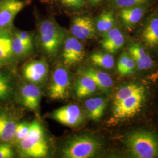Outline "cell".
<instances>
[{
    "label": "cell",
    "mask_w": 158,
    "mask_h": 158,
    "mask_svg": "<svg viewBox=\"0 0 158 158\" xmlns=\"http://www.w3.org/2000/svg\"><path fill=\"white\" fill-rule=\"evenodd\" d=\"M32 48L29 47L21 40L16 34L12 36V50L14 55L18 56H23L29 53Z\"/></svg>",
    "instance_id": "cell-24"
},
{
    "label": "cell",
    "mask_w": 158,
    "mask_h": 158,
    "mask_svg": "<svg viewBox=\"0 0 158 158\" xmlns=\"http://www.w3.org/2000/svg\"><path fill=\"white\" fill-rule=\"evenodd\" d=\"M145 92L143 85L135 83L119 87L113 99V121L117 123L125 121L139 113L145 100Z\"/></svg>",
    "instance_id": "cell-1"
},
{
    "label": "cell",
    "mask_w": 158,
    "mask_h": 158,
    "mask_svg": "<svg viewBox=\"0 0 158 158\" xmlns=\"http://www.w3.org/2000/svg\"><path fill=\"white\" fill-rule=\"evenodd\" d=\"M143 9L140 6H132L123 8L119 15L125 26L131 28L138 23L143 17Z\"/></svg>",
    "instance_id": "cell-20"
},
{
    "label": "cell",
    "mask_w": 158,
    "mask_h": 158,
    "mask_svg": "<svg viewBox=\"0 0 158 158\" xmlns=\"http://www.w3.org/2000/svg\"><path fill=\"white\" fill-rule=\"evenodd\" d=\"M96 29L100 34H105L113 28L114 23V16L112 11H105L102 13L96 19Z\"/></svg>",
    "instance_id": "cell-22"
},
{
    "label": "cell",
    "mask_w": 158,
    "mask_h": 158,
    "mask_svg": "<svg viewBox=\"0 0 158 158\" xmlns=\"http://www.w3.org/2000/svg\"><path fill=\"white\" fill-rule=\"evenodd\" d=\"M52 117L59 123L71 128L78 127L84 120L80 108L73 104L57 108L52 114Z\"/></svg>",
    "instance_id": "cell-7"
},
{
    "label": "cell",
    "mask_w": 158,
    "mask_h": 158,
    "mask_svg": "<svg viewBox=\"0 0 158 158\" xmlns=\"http://www.w3.org/2000/svg\"><path fill=\"white\" fill-rule=\"evenodd\" d=\"M147 1L148 0H111L112 5L115 8L121 9L142 5Z\"/></svg>",
    "instance_id": "cell-27"
},
{
    "label": "cell",
    "mask_w": 158,
    "mask_h": 158,
    "mask_svg": "<svg viewBox=\"0 0 158 158\" xmlns=\"http://www.w3.org/2000/svg\"><path fill=\"white\" fill-rule=\"evenodd\" d=\"M102 1V0H89V2L92 6H96L98 3H100Z\"/></svg>",
    "instance_id": "cell-32"
},
{
    "label": "cell",
    "mask_w": 158,
    "mask_h": 158,
    "mask_svg": "<svg viewBox=\"0 0 158 158\" xmlns=\"http://www.w3.org/2000/svg\"><path fill=\"white\" fill-rule=\"evenodd\" d=\"M23 104L31 110H36L39 107L42 92L40 88L33 83L24 85L21 89Z\"/></svg>",
    "instance_id": "cell-14"
},
{
    "label": "cell",
    "mask_w": 158,
    "mask_h": 158,
    "mask_svg": "<svg viewBox=\"0 0 158 158\" xmlns=\"http://www.w3.org/2000/svg\"><path fill=\"white\" fill-rule=\"evenodd\" d=\"M75 85V93L79 98H84L94 93L97 86L95 82L88 76H80Z\"/></svg>",
    "instance_id": "cell-21"
},
{
    "label": "cell",
    "mask_w": 158,
    "mask_h": 158,
    "mask_svg": "<svg viewBox=\"0 0 158 158\" xmlns=\"http://www.w3.org/2000/svg\"><path fill=\"white\" fill-rule=\"evenodd\" d=\"M85 106L89 117L96 121L102 117L107 106V100L100 97L91 98L85 102Z\"/></svg>",
    "instance_id": "cell-17"
},
{
    "label": "cell",
    "mask_w": 158,
    "mask_h": 158,
    "mask_svg": "<svg viewBox=\"0 0 158 158\" xmlns=\"http://www.w3.org/2000/svg\"><path fill=\"white\" fill-rule=\"evenodd\" d=\"M17 120L9 113H0V143H8L14 139Z\"/></svg>",
    "instance_id": "cell-15"
},
{
    "label": "cell",
    "mask_w": 158,
    "mask_h": 158,
    "mask_svg": "<svg viewBox=\"0 0 158 158\" xmlns=\"http://www.w3.org/2000/svg\"><path fill=\"white\" fill-rule=\"evenodd\" d=\"M63 6L73 10H78L82 8L85 0H59Z\"/></svg>",
    "instance_id": "cell-29"
},
{
    "label": "cell",
    "mask_w": 158,
    "mask_h": 158,
    "mask_svg": "<svg viewBox=\"0 0 158 158\" xmlns=\"http://www.w3.org/2000/svg\"><path fill=\"white\" fill-rule=\"evenodd\" d=\"M13 55L12 36L10 29H0V62L8 60Z\"/></svg>",
    "instance_id": "cell-19"
},
{
    "label": "cell",
    "mask_w": 158,
    "mask_h": 158,
    "mask_svg": "<svg viewBox=\"0 0 158 158\" xmlns=\"http://www.w3.org/2000/svg\"><path fill=\"white\" fill-rule=\"evenodd\" d=\"M70 29L72 35L80 40H91L96 34L95 23L90 17H76L72 21Z\"/></svg>",
    "instance_id": "cell-10"
},
{
    "label": "cell",
    "mask_w": 158,
    "mask_h": 158,
    "mask_svg": "<svg viewBox=\"0 0 158 158\" xmlns=\"http://www.w3.org/2000/svg\"><path fill=\"white\" fill-rule=\"evenodd\" d=\"M14 152L11 146L8 143H0V158H11Z\"/></svg>",
    "instance_id": "cell-28"
},
{
    "label": "cell",
    "mask_w": 158,
    "mask_h": 158,
    "mask_svg": "<svg viewBox=\"0 0 158 158\" xmlns=\"http://www.w3.org/2000/svg\"><path fill=\"white\" fill-rule=\"evenodd\" d=\"M79 76H88L96 83L97 87L108 93L113 85V80L110 75L101 70L95 68H87L78 71Z\"/></svg>",
    "instance_id": "cell-12"
},
{
    "label": "cell",
    "mask_w": 158,
    "mask_h": 158,
    "mask_svg": "<svg viewBox=\"0 0 158 158\" xmlns=\"http://www.w3.org/2000/svg\"><path fill=\"white\" fill-rule=\"evenodd\" d=\"M40 42L44 51L49 57L56 56L66 38L65 33L55 21L47 19L39 26Z\"/></svg>",
    "instance_id": "cell-3"
},
{
    "label": "cell",
    "mask_w": 158,
    "mask_h": 158,
    "mask_svg": "<svg viewBox=\"0 0 158 158\" xmlns=\"http://www.w3.org/2000/svg\"><path fill=\"white\" fill-rule=\"evenodd\" d=\"M11 91V82L9 77L0 72V101L6 99Z\"/></svg>",
    "instance_id": "cell-25"
},
{
    "label": "cell",
    "mask_w": 158,
    "mask_h": 158,
    "mask_svg": "<svg viewBox=\"0 0 158 158\" xmlns=\"http://www.w3.org/2000/svg\"><path fill=\"white\" fill-rule=\"evenodd\" d=\"M143 42L151 48L158 46V17L152 18L145 26L142 32Z\"/></svg>",
    "instance_id": "cell-18"
},
{
    "label": "cell",
    "mask_w": 158,
    "mask_h": 158,
    "mask_svg": "<svg viewBox=\"0 0 158 158\" xmlns=\"http://www.w3.org/2000/svg\"><path fill=\"white\" fill-rule=\"evenodd\" d=\"M101 147L99 141L89 135L75 136L69 139L63 147L62 156L64 158L93 157Z\"/></svg>",
    "instance_id": "cell-5"
},
{
    "label": "cell",
    "mask_w": 158,
    "mask_h": 158,
    "mask_svg": "<svg viewBox=\"0 0 158 158\" xmlns=\"http://www.w3.org/2000/svg\"><path fill=\"white\" fill-rule=\"evenodd\" d=\"M126 144L135 158H158V139L149 132L140 131L131 134Z\"/></svg>",
    "instance_id": "cell-4"
},
{
    "label": "cell",
    "mask_w": 158,
    "mask_h": 158,
    "mask_svg": "<svg viewBox=\"0 0 158 158\" xmlns=\"http://www.w3.org/2000/svg\"><path fill=\"white\" fill-rule=\"evenodd\" d=\"M124 36L120 30L114 28L103 35L101 41L102 48L110 53H115L124 44Z\"/></svg>",
    "instance_id": "cell-13"
},
{
    "label": "cell",
    "mask_w": 158,
    "mask_h": 158,
    "mask_svg": "<svg viewBox=\"0 0 158 158\" xmlns=\"http://www.w3.org/2000/svg\"><path fill=\"white\" fill-rule=\"evenodd\" d=\"M135 66V63L133 60V59L130 56V55L129 58L128 59L127 62L125 63V64L124 68L119 74L121 75H123V76L130 74L133 72Z\"/></svg>",
    "instance_id": "cell-30"
},
{
    "label": "cell",
    "mask_w": 158,
    "mask_h": 158,
    "mask_svg": "<svg viewBox=\"0 0 158 158\" xmlns=\"http://www.w3.org/2000/svg\"><path fill=\"white\" fill-rule=\"evenodd\" d=\"M27 2L23 0L0 1V29H10L17 14Z\"/></svg>",
    "instance_id": "cell-9"
},
{
    "label": "cell",
    "mask_w": 158,
    "mask_h": 158,
    "mask_svg": "<svg viewBox=\"0 0 158 158\" xmlns=\"http://www.w3.org/2000/svg\"><path fill=\"white\" fill-rule=\"evenodd\" d=\"M30 131V124L27 122L18 123L15 131V135L13 141L18 143L28 135Z\"/></svg>",
    "instance_id": "cell-26"
},
{
    "label": "cell",
    "mask_w": 158,
    "mask_h": 158,
    "mask_svg": "<svg viewBox=\"0 0 158 158\" xmlns=\"http://www.w3.org/2000/svg\"><path fill=\"white\" fill-rule=\"evenodd\" d=\"M70 78L68 70L61 65L53 71L49 88V96L52 100H65L69 94Z\"/></svg>",
    "instance_id": "cell-6"
},
{
    "label": "cell",
    "mask_w": 158,
    "mask_h": 158,
    "mask_svg": "<svg viewBox=\"0 0 158 158\" xmlns=\"http://www.w3.org/2000/svg\"><path fill=\"white\" fill-rule=\"evenodd\" d=\"M17 36L23 40L26 44L31 47L33 48V40L31 35L26 31H17L15 32Z\"/></svg>",
    "instance_id": "cell-31"
},
{
    "label": "cell",
    "mask_w": 158,
    "mask_h": 158,
    "mask_svg": "<svg viewBox=\"0 0 158 158\" xmlns=\"http://www.w3.org/2000/svg\"><path fill=\"white\" fill-rule=\"evenodd\" d=\"M90 59L91 63L95 66L106 69L113 68L115 64L113 56L107 53H93L91 55Z\"/></svg>",
    "instance_id": "cell-23"
},
{
    "label": "cell",
    "mask_w": 158,
    "mask_h": 158,
    "mask_svg": "<svg viewBox=\"0 0 158 158\" xmlns=\"http://www.w3.org/2000/svg\"><path fill=\"white\" fill-rule=\"evenodd\" d=\"M24 77L33 84L45 80L48 74V64L44 60H35L27 64L23 70Z\"/></svg>",
    "instance_id": "cell-11"
},
{
    "label": "cell",
    "mask_w": 158,
    "mask_h": 158,
    "mask_svg": "<svg viewBox=\"0 0 158 158\" xmlns=\"http://www.w3.org/2000/svg\"><path fill=\"white\" fill-rule=\"evenodd\" d=\"M85 56L84 46L80 40L70 36L66 37L63 43L62 57L64 64L70 67L82 61Z\"/></svg>",
    "instance_id": "cell-8"
},
{
    "label": "cell",
    "mask_w": 158,
    "mask_h": 158,
    "mask_svg": "<svg viewBox=\"0 0 158 158\" xmlns=\"http://www.w3.org/2000/svg\"><path fill=\"white\" fill-rule=\"evenodd\" d=\"M17 145L18 152L22 158H45L48 154L49 146L44 130L37 120L30 124L28 135Z\"/></svg>",
    "instance_id": "cell-2"
},
{
    "label": "cell",
    "mask_w": 158,
    "mask_h": 158,
    "mask_svg": "<svg viewBox=\"0 0 158 158\" xmlns=\"http://www.w3.org/2000/svg\"><path fill=\"white\" fill-rule=\"evenodd\" d=\"M128 53L140 70H147L152 67V59L146 50L139 44H132L128 48Z\"/></svg>",
    "instance_id": "cell-16"
}]
</instances>
